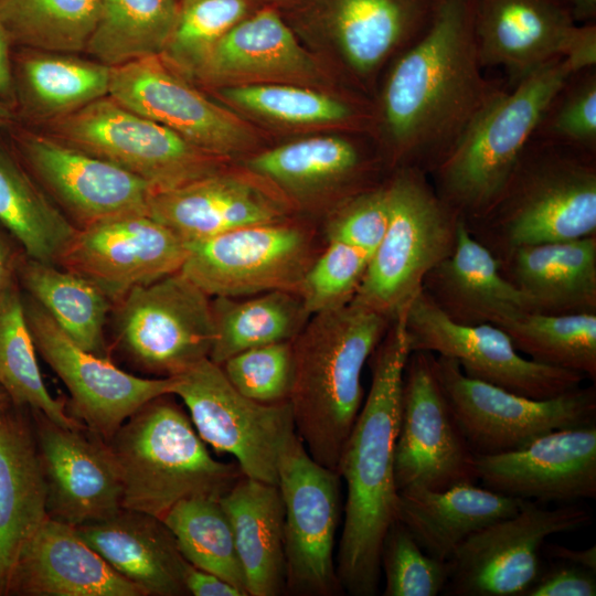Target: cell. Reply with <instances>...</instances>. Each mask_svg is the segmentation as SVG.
I'll list each match as a JSON object with an SVG mask.
<instances>
[{"label":"cell","mask_w":596,"mask_h":596,"mask_svg":"<svg viewBox=\"0 0 596 596\" xmlns=\"http://www.w3.org/2000/svg\"><path fill=\"white\" fill-rule=\"evenodd\" d=\"M502 89L486 78L472 0H437L424 33L395 57L375 128L395 170H433Z\"/></svg>","instance_id":"cell-1"},{"label":"cell","mask_w":596,"mask_h":596,"mask_svg":"<svg viewBox=\"0 0 596 596\" xmlns=\"http://www.w3.org/2000/svg\"><path fill=\"white\" fill-rule=\"evenodd\" d=\"M404 313L392 320L371 355L370 391L337 469L345 481L347 499L336 570L343 590L354 596L376 594L382 543L396 520L394 451L403 375L411 353Z\"/></svg>","instance_id":"cell-2"},{"label":"cell","mask_w":596,"mask_h":596,"mask_svg":"<svg viewBox=\"0 0 596 596\" xmlns=\"http://www.w3.org/2000/svg\"><path fill=\"white\" fill-rule=\"evenodd\" d=\"M391 322L351 301L310 316L291 341L288 402L296 433L310 456L334 471L363 404V368Z\"/></svg>","instance_id":"cell-3"},{"label":"cell","mask_w":596,"mask_h":596,"mask_svg":"<svg viewBox=\"0 0 596 596\" xmlns=\"http://www.w3.org/2000/svg\"><path fill=\"white\" fill-rule=\"evenodd\" d=\"M170 395L143 404L107 441L120 477L121 507L160 519L183 499H220L244 476L237 464L211 456Z\"/></svg>","instance_id":"cell-4"},{"label":"cell","mask_w":596,"mask_h":596,"mask_svg":"<svg viewBox=\"0 0 596 596\" xmlns=\"http://www.w3.org/2000/svg\"><path fill=\"white\" fill-rule=\"evenodd\" d=\"M571 75L555 57L502 89L433 170L439 198L466 223L494 206L553 96Z\"/></svg>","instance_id":"cell-5"},{"label":"cell","mask_w":596,"mask_h":596,"mask_svg":"<svg viewBox=\"0 0 596 596\" xmlns=\"http://www.w3.org/2000/svg\"><path fill=\"white\" fill-rule=\"evenodd\" d=\"M480 222L497 237L498 258L523 246L595 235V156L533 138Z\"/></svg>","instance_id":"cell-6"},{"label":"cell","mask_w":596,"mask_h":596,"mask_svg":"<svg viewBox=\"0 0 596 596\" xmlns=\"http://www.w3.org/2000/svg\"><path fill=\"white\" fill-rule=\"evenodd\" d=\"M387 189V228L352 302L393 320L422 290L426 275L453 252L459 216L418 168L395 169Z\"/></svg>","instance_id":"cell-7"},{"label":"cell","mask_w":596,"mask_h":596,"mask_svg":"<svg viewBox=\"0 0 596 596\" xmlns=\"http://www.w3.org/2000/svg\"><path fill=\"white\" fill-rule=\"evenodd\" d=\"M50 130L53 137L131 172L153 192L171 190L224 169V158L198 148L109 95L50 121Z\"/></svg>","instance_id":"cell-8"},{"label":"cell","mask_w":596,"mask_h":596,"mask_svg":"<svg viewBox=\"0 0 596 596\" xmlns=\"http://www.w3.org/2000/svg\"><path fill=\"white\" fill-rule=\"evenodd\" d=\"M210 298L181 272L135 287L111 309L117 347L143 372L158 377L184 373L210 356Z\"/></svg>","instance_id":"cell-9"},{"label":"cell","mask_w":596,"mask_h":596,"mask_svg":"<svg viewBox=\"0 0 596 596\" xmlns=\"http://www.w3.org/2000/svg\"><path fill=\"white\" fill-rule=\"evenodd\" d=\"M434 369L475 455L511 451L553 430L595 424L594 386L531 398L467 376L450 358L434 354Z\"/></svg>","instance_id":"cell-10"},{"label":"cell","mask_w":596,"mask_h":596,"mask_svg":"<svg viewBox=\"0 0 596 596\" xmlns=\"http://www.w3.org/2000/svg\"><path fill=\"white\" fill-rule=\"evenodd\" d=\"M173 379L172 395L188 407L202 440L232 455L245 477L278 486L279 455L296 433L289 402L244 396L209 358Z\"/></svg>","instance_id":"cell-11"},{"label":"cell","mask_w":596,"mask_h":596,"mask_svg":"<svg viewBox=\"0 0 596 596\" xmlns=\"http://www.w3.org/2000/svg\"><path fill=\"white\" fill-rule=\"evenodd\" d=\"M278 488L285 509L286 590L299 596L343 592L333 557L341 515L339 473L316 461L295 433L279 455Z\"/></svg>","instance_id":"cell-12"},{"label":"cell","mask_w":596,"mask_h":596,"mask_svg":"<svg viewBox=\"0 0 596 596\" xmlns=\"http://www.w3.org/2000/svg\"><path fill=\"white\" fill-rule=\"evenodd\" d=\"M180 272L210 297L298 292L315 259L312 235L287 220L187 243Z\"/></svg>","instance_id":"cell-13"},{"label":"cell","mask_w":596,"mask_h":596,"mask_svg":"<svg viewBox=\"0 0 596 596\" xmlns=\"http://www.w3.org/2000/svg\"><path fill=\"white\" fill-rule=\"evenodd\" d=\"M411 352L455 360L462 372L519 395L550 398L581 386L584 374L523 358L510 337L491 323L451 320L421 290L404 313Z\"/></svg>","instance_id":"cell-14"},{"label":"cell","mask_w":596,"mask_h":596,"mask_svg":"<svg viewBox=\"0 0 596 596\" xmlns=\"http://www.w3.org/2000/svg\"><path fill=\"white\" fill-rule=\"evenodd\" d=\"M468 445L434 369V354L413 351L402 385L394 451L397 491L444 490L477 480Z\"/></svg>","instance_id":"cell-15"},{"label":"cell","mask_w":596,"mask_h":596,"mask_svg":"<svg viewBox=\"0 0 596 596\" xmlns=\"http://www.w3.org/2000/svg\"><path fill=\"white\" fill-rule=\"evenodd\" d=\"M589 520L579 507L544 509L524 500L515 514L478 530L456 549L445 588L459 596L524 595L540 576L545 540Z\"/></svg>","instance_id":"cell-16"},{"label":"cell","mask_w":596,"mask_h":596,"mask_svg":"<svg viewBox=\"0 0 596 596\" xmlns=\"http://www.w3.org/2000/svg\"><path fill=\"white\" fill-rule=\"evenodd\" d=\"M180 73L160 54L110 66L108 95L214 156L227 159L253 149L254 129Z\"/></svg>","instance_id":"cell-17"},{"label":"cell","mask_w":596,"mask_h":596,"mask_svg":"<svg viewBox=\"0 0 596 596\" xmlns=\"http://www.w3.org/2000/svg\"><path fill=\"white\" fill-rule=\"evenodd\" d=\"M22 301L35 349L67 387L75 418L106 441L143 404L172 395L173 376L127 373L76 344L29 295Z\"/></svg>","instance_id":"cell-18"},{"label":"cell","mask_w":596,"mask_h":596,"mask_svg":"<svg viewBox=\"0 0 596 596\" xmlns=\"http://www.w3.org/2000/svg\"><path fill=\"white\" fill-rule=\"evenodd\" d=\"M187 255V243L149 214H125L76 228L55 265L116 304L135 287L180 272Z\"/></svg>","instance_id":"cell-19"},{"label":"cell","mask_w":596,"mask_h":596,"mask_svg":"<svg viewBox=\"0 0 596 596\" xmlns=\"http://www.w3.org/2000/svg\"><path fill=\"white\" fill-rule=\"evenodd\" d=\"M20 149L34 179L76 228L125 214H149L153 190L121 167L53 136L25 134Z\"/></svg>","instance_id":"cell-20"},{"label":"cell","mask_w":596,"mask_h":596,"mask_svg":"<svg viewBox=\"0 0 596 596\" xmlns=\"http://www.w3.org/2000/svg\"><path fill=\"white\" fill-rule=\"evenodd\" d=\"M31 411L47 517L76 528L116 514L123 508V489L107 441L85 425L63 427Z\"/></svg>","instance_id":"cell-21"},{"label":"cell","mask_w":596,"mask_h":596,"mask_svg":"<svg viewBox=\"0 0 596 596\" xmlns=\"http://www.w3.org/2000/svg\"><path fill=\"white\" fill-rule=\"evenodd\" d=\"M483 487L522 500L596 497V425L562 428L497 455H476Z\"/></svg>","instance_id":"cell-22"},{"label":"cell","mask_w":596,"mask_h":596,"mask_svg":"<svg viewBox=\"0 0 596 596\" xmlns=\"http://www.w3.org/2000/svg\"><path fill=\"white\" fill-rule=\"evenodd\" d=\"M290 201L273 184L248 171L225 169L184 185L153 192L149 215L185 243L248 225L287 220Z\"/></svg>","instance_id":"cell-23"},{"label":"cell","mask_w":596,"mask_h":596,"mask_svg":"<svg viewBox=\"0 0 596 596\" xmlns=\"http://www.w3.org/2000/svg\"><path fill=\"white\" fill-rule=\"evenodd\" d=\"M7 595L145 596L78 534L46 518L21 549Z\"/></svg>","instance_id":"cell-24"},{"label":"cell","mask_w":596,"mask_h":596,"mask_svg":"<svg viewBox=\"0 0 596 596\" xmlns=\"http://www.w3.org/2000/svg\"><path fill=\"white\" fill-rule=\"evenodd\" d=\"M422 290L451 320L464 324L498 326L520 312L534 311L502 273L500 259L460 217L453 252L426 275Z\"/></svg>","instance_id":"cell-25"},{"label":"cell","mask_w":596,"mask_h":596,"mask_svg":"<svg viewBox=\"0 0 596 596\" xmlns=\"http://www.w3.org/2000/svg\"><path fill=\"white\" fill-rule=\"evenodd\" d=\"M574 24L558 0H479L475 34L483 68L503 67L512 86L561 57L562 42Z\"/></svg>","instance_id":"cell-26"},{"label":"cell","mask_w":596,"mask_h":596,"mask_svg":"<svg viewBox=\"0 0 596 596\" xmlns=\"http://www.w3.org/2000/svg\"><path fill=\"white\" fill-rule=\"evenodd\" d=\"M223 86L257 83L316 82L321 78L315 58L270 9L245 17L211 50L194 74Z\"/></svg>","instance_id":"cell-27"},{"label":"cell","mask_w":596,"mask_h":596,"mask_svg":"<svg viewBox=\"0 0 596 596\" xmlns=\"http://www.w3.org/2000/svg\"><path fill=\"white\" fill-rule=\"evenodd\" d=\"M437 0H327V32L348 71L371 79L428 26Z\"/></svg>","instance_id":"cell-28"},{"label":"cell","mask_w":596,"mask_h":596,"mask_svg":"<svg viewBox=\"0 0 596 596\" xmlns=\"http://www.w3.org/2000/svg\"><path fill=\"white\" fill-rule=\"evenodd\" d=\"M81 538L145 596L188 595L189 562L162 519L121 508L105 520L76 526Z\"/></svg>","instance_id":"cell-29"},{"label":"cell","mask_w":596,"mask_h":596,"mask_svg":"<svg viewBox=\"0 0 596 596\" xmlns=\"http://www.w3.org/2000/svg\"><path fill=\"white\" fill-rule=\"evenodd\" d=\"M46 518L34 427L11 407L0 415V596L7 595L21 549Z\"/></svg>","instance_id":"cell-30"},{"label":"cell","mask_w":596,"mask_h":596,"mask_svg":"<svg viewBox=\"0 0 596 596\" xmlns=\"http://www.w3.org/2000/svg\"><path fill=\"white\" fill-rule=\"evenodd\" d=\"M499 259L534 311L596 313V234L519 247Z\"/></svg>","instance_id":"cell-31"},{"label":"cell","mask_w":596,"mask_h":596,"mask_svg":"<svg viewBox=\"0 0 596 596\" xmlns=\"http://www.w3.org/2000/svg\"><path fill=\"white\" fill-rule=\"evenodd\" d=\"M523 501L475 482L444 490L413 487L398 491L396 519L424 552L448 562L469 535L515 514Z\"/></svg>","instance_id":"cell-32"},{"label":"cell","mask_w":596,"mask_h":596,"mask_svg":"<svg viewBox=\"0 0 596 596\" xmlns=\"http://www.w3.org/2000/svg\"><path fill=\"white\" fill-rule=\"evenodd\" d=\"M362 148L342 136H316L262 151L246 169L278 189L288 200L309 202L352 189L358 192L370 170ZM372 187V185H371Z\"/></svg>","instance_id":"cell-33"},{"label":"cell","mask_w":596,"mask_h":596,"mask_svg":"<svg viewBox=\"0 0 596 596\" xmlns=\"http://www.w3.org/2000/svg\"><path fill=\"white\" fill-rule=\"evenodd\" d=\"M220 502L233 529L247 595L283 594L285 509L278 486L243 476Z\"/></svg>","instance_id":"cell-34"},{"label":"cell","mask_w":596,"mask_h":596,"mask_svg":"<svg viewBox=\"0 0 596 596\" xmlns=\"http://www.w3.org/2000/svg\"><path fill=\"white\" fill-rule=\"evenodd\" d=\"M17 278L76 344L108 358L104 328L114 304L96 285L55 264L24 254L18 263Z\"/></svg>","instance_id":"cell-35"},{"label":"cell","mask_w":596,"mask_h":596,"mask_svg":"<svg viewBox=\"0 0 596 596\" xmlns=\"http://www.w3.org/2000/svg\"><path fill=\"white\" fill-rule=\"evenodd\" d=\"M214 341L209 359L221 365L251 348L291 341L310 318L298 292L274 290L211 299Z\"/></svg>","instance_id":"cell-36"},{"label":"cell","mask_w":596,"mask_h":596,"mask_svg":"<svg viewBox=\"0 0 596 596\" xmlns=\"http://www.w3.org/2000/svg\"><path fill=\"white\" fill-rule=\"evenodd\" d=\"M0 226L32 259L55 264L75 225L21 164L0 147Z\"/></svg>","instance_id":"cell-37"},{"label":"cell","mask_w":596,"mask_h":596,"mask_svg":"<svg viewBox=\"0 0 596 596\" xmlns=\"http://www.w3.org/2000/svg\"><path fill=\"white\" fill-rule=\"evenodd\" d=\"M220 96L235 108L288 126H338L374 130L375 114L353 98L326 94L296 83L223 86Z\"/></svg>","instance_id":"cell-38"},{"label":"cell","mask_w":596,"mask_h":596,"mask_svg":"<svg viewBox=\"0 0 596 596\" xmlns=\"http://www.w3.org/2000/svg\"><path fill=\"white\" fill-rule=\"evenodd\" d=\"M18 71L25 106L49 123L108 95L110 66L98 61L34 50L20 58Z\"/></svg>","instance_id":"cell-39"},{"label":"cell","mask_w":596,"mask_h":596,"mask_svg":"<svg viewBox=\"0 0 596 596\" xmlns=\"http://www.w3.org/2000/svg\"><path fill=\"white\" fill-rule=\"evenodd\" d=\"M178 8L177 0H100L98 21L85 51L108 66L160 54Z\"/></svg>","instance_id":"cell-40"},{"label":"cell","mask_w":596,"mask_h":596,"mask_svg":"<svg viewBox=\"0 0 596 596\" xmlns=\"http://www.w3.org/2000/svg\"><path fill=\"white\" fill-rule=\"evenodd\" d=\"M0 386L17 408L39 411L63 427L84 426L66 413L64 402L54 398L43 382L17 284L0 300Z\"/></svg>","instance_id":"cell-41"},{"label":"cell","mask_w":596,"mask_h":596,"mask_svg":"<svg viewBox=\"0 0 596 596\" xmlns=\"http://www.w3.org/2000/svg\"><path fill=\"white\" fill-rule=\"evenodd\" d=\"M531 360L596 377V313L520 312L498 324Z\"/></svg>","instance_id":"cell-42"},{"label":"cell","mask_w":596,"mask_h":596,"mask_svg":"<svg viewBox=\"0 0 596 596\" xmlns=\"http://www.w3.org/2000/svg\"><path fill=\"white\" fill-rule=\"evenodd\" d=\"M100 0H0V22L11 42L39 51H85Z\"/></svg>","instance_id":"cell-43"},{"label":"cell","mask_w":596,"mask_h":596,"mask_svg":"<svg viewBox=\"0 0 596 596\" xmlns=\"http://www.w3.org/2000/svg\"><path fill=\"white\" fill-rule=\"evenodd\" d=\"M162 520L191 565L220 576L248 596L233 529L220 499H183Z\"/></svg>","instance_id":"cell-44"},{"label":"cell","mask_w":596,"mask_h":596,"mask_svg":"<svg viewBox=\"0 0 596 596\" xmlns=\"http://www.w3.org/2000/svg\"><path fill=\"white\" fill-rule=\"evenodd\" d=\"M246 0H181L160 55L194 75L215 44L246 17Z\"/></svg>","instance_id":"cell-45"},{"label":"cell","mask_w":596,"mask_h":596,"mask_svg":"<svg viewBox=\"0 0 596 596\" xmlns=\"http://www.w3.org/2000/svg\"><path fill=\"white\" fill-rule=\"evenodd\" d=\"M533 138L596 155V71L571 74L546 106Z\"/></svg>","instance_id":"cell-46"},{"label":"cell","mask_w":596,"mask_h":596,"mask_svg":"<svg viewBox=\"0 0 596 596\" xmlns=\"http://www.w3.org/2000/svg\"><path fill=\"white\" fill-rule=\"evenodd\" d=\"M384 596H436L449 576L448 562L428 555L397 519L390 525L381 550Z\"/></svg>","instance_id":"cell-47"},{"label":"cell","mask_w":596,"mask_h":596,"mask_svg":"<svg viewBox=\"0 0 596 596\" xmlns=\"http://www.w3.org/2000/svg\"><path fill=\"white\" fill-rule=\"evenodd\" d=\"M371 255L338 241H328L316 256L298 288L307 311L333 310L352 301L366 270Z\"/></svg>","instance_id":"cell-48"},{"label":"cell","mask_w":596,"mask_h":596,"mask_svg":"<svg viewBox=\"0 0 596 596\" xmlns=\"http://www.w3.org/2000/svg\"><path fill=\"white\" fill-rule=\"evenodd\" d=\"M291 341L247 349L232 355L220 366L230 383L244 396L264 404L286 402L294 380Z\"/></svg>","instance_id":"cell-49"},{"label":"cell","mask_w":596,"mask_h":596,"mask_svg":"<svg viewBox=\"0 0 596 596\" xmlns=\"http://www.w3.org/2000/svg\"><path fill=\"white\" fill-rule=\"evenodd\" d=\"M389 219L386 181L339 201L327 221V241L345 243L372 256L385 234Z\"/></svg>","instance_id":"cell-50"},{"label":"cell","mask_w":596,"mask_h":596,"mask_svg":"<svg viewBox=\"0 0 596 596\" xmlns=\"http://www.w3.org/2000/svg\"><path fill=\"white\" fill-rule=\"evenodd\" d=\"M595 572L563 562L539 576L525 596H595Z\"/></svg>","instance_id":"cell-51"},{"label":"cell","mask_w":596,"mask_h":596,"mask_svg":"<svg viewBox=\"0 0 596 596\" xmlns=\"http://www.w3.org/2000/svg\"><path fill=\"white\" fill-rule=\"evenodd\" d=\"M561 57L571 74L596 66V26L588 23L567 31L561 46Z\"/></svg>","instance_id":"cell-52"},{"label":"cell","mask_w":596,"mask_h":596,"mask_svg":"<svg viewBox=\"0 0 596 596\" xmlns=\"http://www.w3.org/2000/svg\"><path fill=\"white\" fill-rule=\"evenodd\" d=\"M184 585L193 596H245L236 586L220 576L189 564Z\"/></svg>","instance_id":"cell-53"},{"label":"cell","mask_w":596,"mask_h":596,"mask_svg":"<svg viewBox=\"0 0 596 596\" xmlns=\"http://www.w3.org/2000/svg\"><path fill=\"white\" fill-rule=\"evenodd\" d=\"M10 39L0 22V99L7 105L15 100V86L12 74L9 45Z\"/></svg>","instance_id":"cell-54"},{"label":"cell","mask_w":596,"mask_h":596,"mask_svg":"<svg viewBox=\"0 0 596 596\" xmlns=\"http://www.w3.org/2000/svg\"><path fill=\"white\" fill-rule=\"evenodd\" d=\"M21 256H17L12 246L0 231V300L17 284V268Z\"/></svg>","instance_id":"cell-55"},{"label":"cell","mask_w":596,"mask_h":596,"mask_svg":"<svg viewBox=\"0 0 596 596\" xmlns=\"http://www.w3.org/2000/svg\"><path fill=\"white\" fill-rule=\"evenodd\" d=\"M549 554L562 562L585 567L596 573V547L592 546L585 550H574L558 544H549L546 546Z\"/></svg>","instance_id":"cell-56"},{"label":"cell","mask_w":596,"mask_h":596,"mask_svg":"<svg viewBox=\"0 0 596 596\" xmlns=\"http://www.w3.org/2000/svg\"><path fill=\"white\" fill-rule=\"evenodd\" d=\"M575 9L577 15L582 18L595 14L596 0H567Z\"/></svg>","instance_id":"cell-57"},{"label":"cell","mask_w":596,"mask_h":596,"mask_svg":"<svg viewBox=\"0 0 596 596\" xmlns=\"http://www.w3.org/2000/svg\"><path fill=\"white\" fill-rule=\"evenodd\" d=\"M12 402L6 391L0 386V415L12 407Z\"/></svg>","instance_id":"cell-58"},{"label":"cell","mask_w":596,"mask_h":596,"mask_svg":"<svg viewBox=\"0 0 596 596\" xmlns=\"http://www.w3.org/2000/svg\"><path fill=\"white\" fill-rule=\"evenodd\" d=\"M12 118L9 105L0 99V125L7 124Z\"/></svg>","instance_id":"cell-59"}]
</instances>
